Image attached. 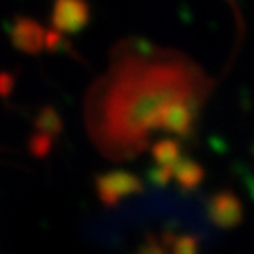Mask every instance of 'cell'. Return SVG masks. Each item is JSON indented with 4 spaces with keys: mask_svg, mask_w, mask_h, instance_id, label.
<instances>
[{
    "mask_svg": "<svg viewBox=\"0 0 254 254\" xmlns=\"http://www.w3.org/2000/svg\"><path fill=\"white\" fill-rule=\"evenodd\" d=\"M211 218L218 228H236L243 220V203L234 192L222 190L213 196L211 207H209Z\"/></svg>",
    "mask_w": 254,
    "mask_h": 254,
    "instance_id": "1",
    "label": "cell"
},
{
    "mask_svg": "<svg viewBox=\"0 0 254 254\" xmlns=\"http://www.w3.org/2000/svg\"><path fill=\"white\" fill-rule=\"evenodd\" d=\"M228 4L232 6V11H234V15H236V23H237V30H241V36H243V32H245V23H243V17H241V11H239V6H237L236 0H226Z\"/></svg>",
    "mask_w": 254,
    "mask_h": 254,
    "instance_id": "2",
    "label": "cell"
}]
</instances>
